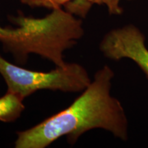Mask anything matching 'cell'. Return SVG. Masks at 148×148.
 <instances>
[{"instance_id": "cell-1", "label": "cell", "mask_w": 148, "mask_h": 148, "mask_svg": "<svg viewBox=\"0 0 148 148\" xmlns=\"http://www.w3.org/2000/svg\"><path fill=\"white\" fill-rule=\"evenodd\" d=\"M113 70L103 66L90 84L67 108L30 128L16 132L15 148H45L62 136L73 145L85 132L104 130L128 139V119L121 101L111 95Z\"/></svg>"}, {"instance_id": "cell-2", "label": "cell", "mask_w": 148, "mask_h": 148, "mask_svg": "<svg viewBox=\"0 0 148 148\" xmlns=\"http://www.w3.org/2000/svg\"><path fill=\"white\" fill-rule=\"evenodd\" d=\"M9 19L17 27H10V32L1 38L0 42L3 50L11 53L20 64L26 63L29 54L34 53L56 66L65 65L64 52L76 45L84 34L82 20L61 8L52 9L42 18L18 12Z\"/></svg>"}, {"instance_id": "cell-3", "label": "cell", "mask_w": 148, "mask_h": 148, "mask_svg": "<svg viewBox=\"0 0 148 148\" xmlns=\"http://www.w3.org/2000/svg\"><path fill=\"white\" fill-rule=\"evenodd\" d=\"M0 75L8 90L19 94L24 99L40 90L66 92H82L92 79L81 64L66 62L48 72L36 71L8 62L0 54Z\"/></svg>"}, {"instance_id": "cell-4", "label": "cell", "mask_w": 148, "mask_h": 148, "mask_svg": "<svg viewBox=\"0 0 148 148\" xmlns=\"http://www.w3.org/2000/svg\"><path fill=\"white\" fill-rule=\"evenodd\" d=\"M145 40L143 32L130 23L107 32L99 42V49L109 60H132L148 79V48Z\"/></svg>"}, {"instance_id": "cell-5", "label": "cell", "mask_w": 148, "mask_h": 148, "mask_svg": "<svg viewBox=\"0 0 148 148\" xmlns=\"http://www.w3.org/2000/svg\"><path fill=\"white\" fill-rule=\"evenodd\" d=\"M23 4L31 7H43L51 9L61 8L62 5L72 2H85L91 4L106 5L108 13L112 15H120L123 9L121 5L123 0H20ZM129 1V0H127Z\"/></svg>"}, {"instance_id": "cell-6", "label": "cell", "mask_w": 148, "mask_h": 148, "mask_svg": "<svg viewBox=\"0 0 148 148\" xmlns=\"http://www.w3.org/2000/svg\"><path fill=\"white\" fill-rule=\"evenodd\" d=\"M23 100L19 94L7 90L0 97V121L12 123L18 119L25 110Z\"/></svg>"}, {"instance_id": "cell-7", "label": "cell", "mask_w": 148, "mask_h": 148, "mask_svg": "<svg viewBox=\"0 0 148 148\" xmlns=\"http://www.w3.org/2000/svg\"><path fill=\"white\" fill-rule=\"evenodd\" d=\"M10 32V27H2L0 26V39L6 36Z\"/></svg>"}]
</instances>
